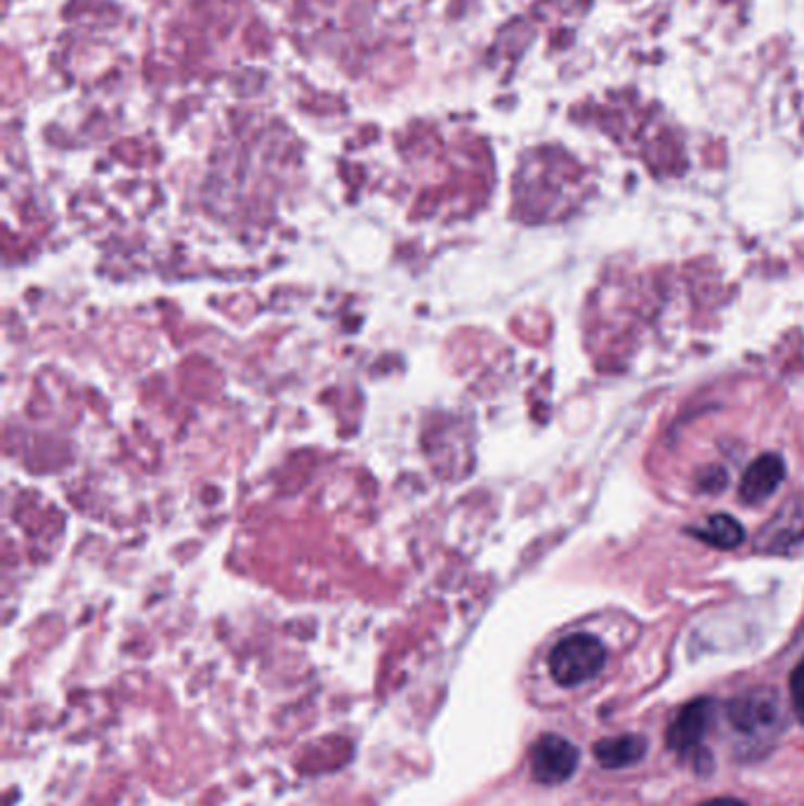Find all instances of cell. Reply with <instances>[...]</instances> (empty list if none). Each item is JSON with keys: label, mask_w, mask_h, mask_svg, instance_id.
Segmentation results:
<instances>
[{"label": "cell", "mask_w": 804, "mask_h": 806, "mask_svg": "<svg viewBox=\"0 0 804 806\" xmlns=\"http://www.w3.org/2000/svg\"><path fill=\"white\" fill-rule=\"evenodd\" d=\"M606 648L598 637L571 634L557 642L548 656V667L560 687H578L602 672Z\"/></svg>", "instance_id": "cell-1"}, {"label": "cell", "mask_w": 804, "mask_h": 806, "mask_svg": "<svg viewBox=\"0 0 804 806\" xmlns=\"http://www.w3.org/2000/svg\"><path fill=\"white\" fill-rule=\"evenodd\" d=\"M531 773L538 783L560 785L574 776L580 753L578 747L557 733H545L531 747Z\"/></svg>", "instance_id": "cell-2"}, {"label": "cell", "mask_w": 804, "mask_h": 806, "mask_svg": "<svg viewBox=\"0 0 804 806\" xmlns=\"http://www.w3.org/2000/svg\"><path fill=\"white\" fill-rule=\"evenodd\" d=\"M781 717V705L771 689H753L729 703L731 725L743 733H765Z\"/></svg>", "instance_id": "cell-3"}, {"label": "cell", "mask_w": 804, "mask_h": 806, "mask_svg": "<svg viewBox=\"0 0 804 806\" xmlns=\"http://www.w3.org/2000/svg\"><path fill=\"white\" fill-rule=\"evenodd\" d=\"M713 719H715V703L711 698L691 701L673 719L668 733H665V743H668L673 753H679V755L691 753V750L699 747L701 741L705 739V733H708Z\"/></svg>", "instance_id": "cell-4"}, {"label": "cell", "mask_w": 804, "mask_h": 806, "mask_svg": "<svg viewBox=\"0 0 804 806\" xmlns=\"http://www.w3.org/2000/svg\"><path fill=\"white\" fill-rule=\"evenodd\" d=\"M804 538V500H790L783 505L776 517L762 528L755 547L765 550L769 554H779L786 550H793Z\"/></svg>", "instance_id": "cell-5"}, {"label": "cell", "mask_w": 804, "mask_h": 806, "mask_svg": "<svg viewBox=\"0 0 804 806\" xmlns=\"http://www.w3.org/2000/svg\"><path fill=\"white\" fill-rule=\"evenodd\" d=\"M786 477V465L776 453L759 455L757 461L751 463L741 479L739 495L745 505H759L762 500H767L779 491Z\"/></svg>", "instance_id": "cell-6"}, {"label": "cell", "mask_w": 804, "mask_h": 806, "mask_svg": "<svg viewBox=\"0 0 804 806\" xmlns=\"http://www.w3.org/2000/svg\"><path fill=\"white\" fill-rule=\"evenodd\" d=\"M646 755V739L637 733L616 735V739H604L594 743V757L604 769H626L640 761Z\"/></svg>", "instance_id": "cell-7"}, {"label": "cell", "mask_w": 804, "mask_h": 806, "mask_svg": "<svg viewBox=\"0 0 804 806\" xmlns=\"http://www.w3.org/2000/svg\"><path fill=\"white\" fill-rule=\"evenodd\" d=\"M691 536H696L703 543H708L717 550H733L745 540L743 526L729 517V514H713L703 526L691 528Z\"/></svg>", "instance_id": "cell-8"}, {"label": "cell", "mask_w": 804, "mask_h": 806, "mask_svg": "<svg viewBox=\"0 0 804 806\" xmlns=\"http://www.w3.org/2000/svg\"><path fill=\"white\" fill-rule=\"evenodd\" d=\"M790 698H793V710L797 719L804 725V658L790 675Z\"/></svg>", "instance_id": "cell-9"}, {"label": "cell", "mask_w": 804, "mask_h": 806, "mask_svg": "<svg viewBox=\"0 0 804 806\" xmlns=\"http://www.w3.org/2000/svg\"><path fill=\"white\" fill-rule=\"evenodd\" d=\"M701 806H748L739 799H731V797H719V799H711V802H703Z\"/></svg>", "instance_id": "cell-10"}]
</instances>
